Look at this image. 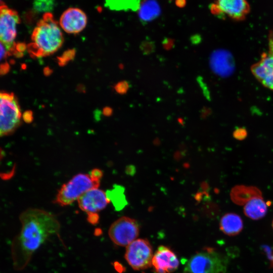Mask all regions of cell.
Masks as SVG:
<instances>
[{
    "instance_id": "14",
    "label": "cell",
    "mask_w": 273,
    "mask_h": 273,
    "mask_svg": "<svg viewBox=\"0 0 273 273\" xmlns=\"http://www.w3.org/2000/svg\"><path fill=\"white\" fill-rule=\"evenodd\" d=\"M152 265L157 273H171L178 268L179 261L170 249L160 246L153 255Z\"/></svg>"
},
{
    "instance_id": "26",
    "label": "cell",
    "mask_w": 273,
    "mask_h": 273,
    "mask_svg": "<svg viewBox=\"0 0 273 273\" xmlns=\"http://www.w3.org/2000/svg\"><path fill=\"white\" fill-rule=\"evenodd\" d=\"M245 132L246 131L244 129H238L234 132V136L238 139H241L242 137L244 138L245 134Z\"/></svg>"
},
{
    "instance_id": "4",
    "label": "cell",
    "mask_w": 273,
    "mask_h": 273,
    "mask_svg": "<svg viewBox=\"0 0 273 273\" xmlns=\"http://www.w3.org/2000/svg\"><path fill=\"white\" fill-rule=\"evenodd\" d=\"M100 181L90 174L78 173L62 185L58 192L54 203L62 206L69 205L88 190L99 188Z\"/></svg>"
},
{
    "instance_id": "25",
    "label": "cell",
    "mask_w": 273,
    "mask_h": 273,
    "mask_svg": "<svg viewBox=\"0 0 273 273\" xmlns=\"http://www.w3.org/2000/svg\"><path fill=\"white\" fill-rule=\"evenodd\" d=\"M87 220L92 224H96L99 222V214H92L87 215Z\"/></svg>"
},
{
    "instance_id": "21",
    "label": "cell",
    "mask_w": 273,
    "mask_h": 273,
    "mask_svg": "<svg viewBox=\"0 0 273 273\" xmlns=\"http://www.w3.org/2000/svg\"><path fill=\"white\" fill-rule=\"evenodd\" d=\"M11 55H14L13 51L0 41V65L2 66L5 73L9 70V67L4 65L2 63H4Z\"/></svg>"
},
{
    "instance_id": "11",
    "label": "cell",
    "mask_w": 273,
    "mask_h": 273,
    "mask_svg": "<svg viewBox=\"0 0 273 273\" xmlns=\"http://www.w3.org/2000/svg\"><path fill=\"white\" fill-rule=\"evenodd\" d=\"M251 71L264 87L273 90V32L269 36L268 47L260 60L253 64Z\"/></svg>"
},
{
    "instance_id": "27",
    "label": "cell",
    "mask_w": 273,
    "mask_h": 273,
    "mask_svg": "<svg viewBox=\"0 0 273 273\" xmlns=\"http://www.w3.org/2000/svg\"><path fill=\"white\" fill-rule=\"evenodd\" d=\"M23 117H24V119L26 122H31V120L33 119V116H32V112L30 111H27L25 112L24 114Z\"/></svg>"
},
{
    "instance_id": "9",
    "label": "cell",
    "mask_w": 273,
    "mask_h": 273,
    "mask_svg": "<svg viewBox=\"0 0 273 273\" xmlns=\"http://www.w3.org/2000/svg\"><path fill=\"white\" fill-rule=\"evenodd\" d=\"M139 225L136 220L122 216L110 225L108 234L111 241L120 246H127L136 240L139 234Z\"/></svg>"
},
{
    "instance_id": "28",
    "label": "cell",
    "mask_w": 273,
    "mask_h": 273,
    "mask_svg": "<svg viewBox=\"0 0 273 273\" xmlns=\"http://www.w3.org/2000/svg\"><path fill=\"white\" fill-rule=\"evenodd\" d=\"M113 110L111 108L109 107H105L103 109V113L105 116H109L112 115Z\"/></svg>"
},
{
    "instance_id": "12",
    "label": "cell",
    "mask_w": 273,
    "mask_h": 273,
    "mask_svg": "<svg viewBox=\"0 0 273 273\" xmlns=\"http://www.w3.org/2000/svg\"><path fill=\"white\" fill-rule=\"evenodd\" d=\"M78 206L87 215L98 214L109 203L106 193L99 188L86 192L77 200Z\"/></svg>"
},
{
    "instance_id": "30",
    "label": "cell",
    "mask_w": 273,
    "mask_h": 273,
    "mask_svg": "<svg viewBox=\"0 0 273 273\" xmlns=\"http://www.w3.org/2000/svg\"><path fill=\"white\" fill-rule=\"evenodd\" d=\"M197 36H193L192 39V42L194 44H197L198 42H200V37H197Z\"/></svg>"
},
{
    "instance_id": "6",
    "label": "cell",
    "mask_w": 273,
    "mask_h": 273,
    "mask_svg": "<svg viewBox=\"0 0 273 273\" xmlns=\"http://www.w3.org/2000/svg\"><path fill=\"white\" fill-rule=\"evenodd\" d=\"M21 116L15 95L0 90V138L11 134L18 127Z\"/></svg>"
},
{
    "instance_id": "32",
    "label": "cell",
    "mask_w": 273,
    "mask_h": 273,
    "mask_svg": "<svg viewBox=\"0 0 273 273\" xmlns=\"http://www.w3.org/2000/svg\"><path fill=\"white\" fill-rule=\"evenodd\" d=\"M272 228H273V221H272Z\"/></svg>"
},
{
    "instance_id": "18",
    "label": "cell",
    "mask_w": 273,
    "mask_h": 273,
    "mask_svg": "<svg viewBox=\"0 0 273 273\" xmlns=\"http://www.w3.org/2000/svg\"><path fill=\"white\" fill-rule=\"evenodd\" d=\"M141 0H106L105 6L112 10H138Z\"/></svg>"
},
{
    "instance_id": "17",
    "label": "cell",
    "mask_w": 273,
    "mask_h": 273,
    "mask_svg": "<svg viewBox=\"0 0 273 273\" xmlns=\"http://www.w3.org/2000/svg\"><path fill=\"white\" fill-rule=\"evenodd\" d=\"M161 9L156 0H144L138 9L140 19L144 23L153 21L160 14Z\"/></svg>"
},
{
    "instance_id": "20",
    "label": "cell",
    "mask_w": 273,
    "mask_h": 273,
    "mask_svg": "<svg viewBox=\"0 0 273 273\" xmlns=\"http://www.w3.org/2000/svg\"><path fill=\"white\" fill-rule=\"evenodd\" d=\"M55 0H34L33 7L35 11L38 13H51L55 8Z\"/></svg>"
},
{
    "instance_id": "7",
    "label": "cell",
    "mask_w": 273,
    "mask_h": 273,
    "mask_svg": "<svg viewBox=\"0 0 273 273\" xmlns=\"http://www.w3.org/2000/svg\"><path fill=\"white\" fill-rule=\"evenodd\" d=\"M20 18L16 11L5 5H0V41L11 49L17 57L22 56L19 47L15 39Z\"/></svg>"
},
{
    "instance_id": "31",
    "label": "cell",
    "mask_w": 273,
    "mask_h": 273,
    "mask_svg": "<svg viewBox=\"0 0 273 273\" xmlns=\"http://www.w3.org/2000/svg\"><path fill=\"white\" fill-rule=\"evenodd\" d=\"M51 72V69L48 67L46 68L44 70V73L47 75L50 74Z\"/></svg>"
},
{
    "instance_id": "13",
    "label": "cell",
    "mask_w": 273,
    "mask_h": 273,
    "mask_svg": "<svg viewBox=\"0 0 273 273\" xmlns=\"http://www.w3.org/2000/svg\"><path fill=\"white\" fill-rule=\"evenodd\" d=\"M87 18L85 13L77 8H69L61 15L59 25L69 34H77L85 27Z\"/></svg>"
},
{
    "instance_id": "22",
    "label": "cell",
    "mask_w": 273,
    "mask_h": 273,
    "mask_svg": "<svg viewBox=\"0 0 273 273\" xmlns=\"http://www.w3.org/2000/svg\"><path fill=\"white\" fill-rule=\"evenodd\" d=\"M76 54L74 49L65 51L61 56L57 58V63L60 66H64L70 61L74 59Z\"/></svg>"
},
{
    "instance_id": "5",
    "label": "cell",
    "mask_w": 273,
    "mask_h": 273,
    "mask_svg": "<svg viewBox=\"0 0 273 273\" xmlns=\"http://www.w3.org/2000/svg\"><path fill=\"white\" fill-rule=\"evenodd\" d=\"M231 196L234 202H243L244 212L250 218L258 220L265 215L267 205L257 189L237 186L232 189Z\"/></svg>"
},
{
    "instance_id": "24",
    "label": "cell",
    "mask_w": 273,
    "mask_h": 273,
    "mask_svg": "<svg viewBox=\"0 0 273 273\" xmlns=\"http://www.w3.org/2000/svg\"><path fill=\"white\" fill-rule=\"evenodd\" d=\"M128 88V83L126 81H120L114 86L115 91L121 95L125 94L127 92Z\"/></svg>"
},
{
    "instance_id": "23",
    "label": "cell",
    "mask_w": 273,
    "mask_h": 273,
    "mask_svg": "<svg viewBox=\"0 0 273 273\" xmlns=\"http://www.w3.org/2000/svg\"><path fill=\"white\" fill-rule=\"evenodd\" d=\"M155 48L154 42L148 40L144 41L140 46V49L145 55L151 54L154 51Z\"/></svg>"
},
{
    "instance_id": "33",
    "label": "cell",
    "mask_w": 273,
    "mask_h": 273,
    "mask_svg": "<svg viewBox=\"0 0 273 273\" xmlns=\"http://www.w3.org/2000/svg\"><path fill=\"white\" fill-rule=\"evenodd\" d=\"M0 1H1V0H0Z\"/></svg>"
},
{
    "instance_id": "16",
    "label": "cell",
    "mask_w": 273,
    "mask_h": 273,
    "mask_svg": "<svg viewBox=\"0 0 273 273\" xmlns=\"http://www.w3.org/2000/svg\"><path fill=\"white\" fill-rule=\"evenodd\" d=\"M220 230L230 236H236L242 230L243 223L241 217L234 213H226L222 216L219 223Z\"/></svg>"
},
{
    "instance_id": "10",
    "label": "cell",
    "mask_w": 273,
    "mask_h": 273,
    "mask_svg": "<svg viewBox=\"0 0 273 273\" xmlns=\"http://www.w3.org/2000/svg\"><path fill=\"white\" fill-rule=\"evenodd\" d=\"M209 8L217 17L227 16L236 21L244 20L250 10L247 0H213Z\"/></svg>"
},
{
    "instance_id": "29",
    "label": "cell",
    "mask_w": 273,
    "mask_h": 273,
    "mask_svg": "<svg viewBox=\"0 0 273 273\" xmlns=\"http://www.w3.org/2000/svg\"><path fill=\"white\" fill-rule=\"evenodd\" d=\"M163 44H164V46L168 49L171 48L173 42L171 39H166L164 40Z\"/></svg>"
},
{
    "instance_id": "8",
    "label": "cell",
    "mask_w": 273,
    "mask_h": 273,
    "mask_svg": "<svg viewBox=\"0 0 273 273\" xmlns=\"http://www.w3.org/2000/svg\"><path fill=\"white\" fill-rule=\"evenodd\" d=\"M153 257L151 244L146 239H136L126 246L124 257L128 264L135 270L151 266Z\"/></svg>"
},
{
    "instance_id": "19",
    "label": "cell",
    "mask_w": 273,
    "mask_h": 273,
    "mask_svg": "<svg viewBox=\"0 0 273 273\" xmlns=\"http://www.w3.org/2000/svg\"><path fill=\"white\" fill-rule=\"evenodd\" d=\"M106 194L109 200L111 199L117 209L121 210L126 205L127 201L124 194L123 188L117 186Z\"/></svg>"
},
{
    "instance_id": "2",
    "label": "cell",
    "mask_w": 273,
    "mask_h": 273,
    "mask_svg": "<svg viewBox=\"0 0 273 273\" xmlns=\"http://www.w3.org/2000/svg\"><path fill=\"white\" fill-rule=\"evenodd\" d=\"M31 40L27 49L32 58L48 56L61 47L64 42L63 34L51 13L43 14L32 32Z\"/></svg>"
},
{
    "instance_id": "3",
    "label": "cell",
    "mask_w": 273,
    "mask_h": 273,
    "mask_svg": "<svg viewBox=\"0 0 273 273\" xmlns=\"http://www.w3.org/2000/svg\"><path fill=\"white\" fill-rule=\"evenodd\" d=\"M228 260L216 249L207 247L194 254L183 273H226Z\"/></svg>"
},
{
    "instance_id": "1",
    "label": "cell",
    "mask_w": 273,
    "mask_h": 273,
    "mask_svg": "<svg viewBox=\"0 0 273 273\" xmlns=\"http://www.w3.org/2000/svg\"><path fill=\"white\" fill-rule=\"evenodd\" d=\"M19 220L21 230L11 247L13 264L17 270L24 269L35 251L51 236L58 235L61 228L55 215L37 208L23 211Z\"/></svg>"
},
{
    "instance_id": "15",
    "label": "cell",
    "mask_w": 273,
    "mask_h": 273,
    "mask_svg": "<svg viewBox=\"0 0 273 273\" xmlns=\"http://www.w3.org/2000/svg\"><path fill=\"white\" fill-rule=\"evenodd\" d=\"M213 68L220 75L226 76L231 74L235 69V62L232 55L228 52L220 51L214 56Z\"/></svg>"
}]
</instances>
